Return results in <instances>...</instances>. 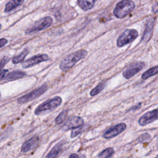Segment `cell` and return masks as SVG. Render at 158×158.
Masks as SVG:
<instances>
[{
	"label": "cell",
	"instance_id": "6da1fadb",
	"mask_svg": "<svg viewBox=\"0 0 158 158\" xmlns=\"http://www.w3.org/2000/svg\"><path fill=\"white\" fill-rule=\"evenodd\" d=\"M88 52L85 49L77 51L64 58L59 65V68L62 71H67L72 68L77 62L85 58Z\"/></svg>",
	"mask_w": 158,
	"mask_h": 158
},
{
	"label": "cell",
	"instance_id": "7a4b0ae2",
	"mask_svg": "<svg viewBox=\"0 0 158 158\" xmlns=\"http://www.w3.org/2000/svg\"><path fill=\"white\" fill-rule=\"evenodd\" d=\"M62 103V98L59 96H55L51 99L48 100L39 105L34 111L36 115L47 114L59 107Z\"/></svg>",
	"mask_w": 158,
	"mask_h": 158
},
{
	"label": "cell",
	"instance_id": "3957f363",
	"mask_svg": "<svg viewBox=\"0 0 158 158\" xmlns=\"http://www.w3.org/2000/svg\"><path fill=\"white\" fill-rule=\"evenodd\" d=\"M135 7V2L131 0H122L117 4L113 12L117 18L122 19L131 12Z\"/></svg>",
	"mask_w": 158,
	"mask_h": 158
},
{
	"label": "cell",
	"instance_id": "277c9868",
	"mask_svg": "<svg viewBox=\"0 0 158 158\" xmlns=\"http://www.w3.org/2000/svg\"><path fill=\"white\" fill-rule=\"evenodd\" d=\"M138 32L135 29H127L118 37L117 46L119 48L123 47L133 41L138 36Z\"/></svg>",
	"mask_w": 158,
	"mask_h": 158
},
{
	"label": "cell",
	"instance_id": "5b68a950",
	"mask_svg": "<svg viewBox=\"0 0 158 158\" xmlns=\"http://www.w3.org/2000/svg\"><path fill=\"white\" fill-rule=\"evenodd\" d=\"M52 19L49 16L41 18L35 22L29 28H28L25 31V33L29 34L31 33L37 32L45 30L51 25V24L52 23Z\"/></svg>",
	"mask_w": 158,
	"mask_h": 158
},
{
	"label": "cell",
	"instance_id": "8992f818",
	"mask_svg": "<svg viewBox=\"0 0 158 158\" xmlns=\"http://www.w3.org/2000/svg\"><path fill=\"white\" fill-rule=\"evenodd\" d=\"M48 89V86L46 84L42 85L41 86L32 90L30 93H27L26 94L20 97L17 99V102L19 104H24L28 102H30L41 95H42L46 90Z\"/></svg>",
	"mask_w": 158,
	"mask_h": 158
},
{
	"label": "cell",
	"instance_id": "52a82bcc",
	"mask_svg": "<svg viewBox=\"0 0 158 158\" xmlns=\"http://www.w3.org/2000/svg\"><path fill=\"white\" fill-rule=\"evenodd\" d=\"M146 66L143 61H136L131 64L123 72L122 75L126 79H130L141 70Z\"/></svg>",
	"mask_w": 158,
	"mask_h": 158
},
{
	"label": "cell",
	"instance_id": "ba28073f",
	"mask_svg": "<svg viewBox=\"0 0 158 158\" xmlns=\"http://www.w3.org/2000/svg\"><path fill=\"white\" fill-rule=\"evenodd\" d=\"M127 127V125L124 123H120L112 126L106 130L103 133L102 136L106 139H110L115 137L123 131Z\"/></svg>",
	"mask_w": 158,
	"mask_h": 158
},
{
	"label": "cell",
	"instance_id": "9c48e42d",
	"mask_svg": "<svg viewBox=\"0 0 158 158\" xmlns=\"http://www.w3.org/2000/svg\"><path fill=\"white\" fill-rule=\"evenodd\" d=\"M49 60V56L46 54H38L35 56L27 60L24 61L22 63V68L27 69L29 67H31L35 65H37L42 62L47 61Z\"/></svg>",
	"mask_w": 158,
	"mask_h": 158
},
{
	"label": "cell",
	"instance_id": "30bf717a",
	"mask_svg": "<svg viewBox=\"0 0 158 158\" xmlns=\"http://www.w3.org/2000/svg\"><path fill=\"white\" fill-rule=\"evenodd\" d=\"M157 119V109L147 112L143 115L138 120V123L140 126L147 125Z\"/></svg>",
	"mask_w": 158,
	"mask_h": 158
},
{
	"label": "cell",
	"instance_id": "8fae6325",
	"mask_svg": "<svg viewBox=\"0 0 158 158\" xmlns=\"http://www.w3.org/2000/svg\"><path fill=\"white\" fill-rule=\"evenodd\" d=\"M83 119L78 116H73L68 119L62 125L61 129L63 131H67L83 125Z\"/></svg>",
	"mask_w": 158,
	"mask_h": 158
},
{
	"label": "cell",
	"instance_id": "7c38bea8",
	"mask_svg": "<svg viewBox=\"0 0 158 158\" xmlns=\"http://www.w3.org/2000/svg\"><path fill=\"white\" fill-rule=\"evenodd\" d=\"M155 22H156V20L153 17L150 18L148 20L146 23L145 30L144 31V33L141 38L142 41L145 42H148L150 40L152 35Z\"/></svg>",
	"mask_w": 158,
	"mask_h": 158
},
{
	"label": "cell",
	"instance_id": "4fadbf2b",
	"mask_svg": "<svg viewBox=\"0 0 158 158\" xmlns=\"http://www.w3.org/2000/svg\"><path fill=\"white\" fill-rule=\"evenodd\" d=\"M40 143V138L38 136H34L25 141L21 147L22 152H27L36 148Z\"/></svg>",
	"mask_w": 158,
	"mask_h": 158
},
{
	"label": "cell",
	"instance_id": "5bb4252c",
	"mask_svg": "<svg viewBox=\"0 0 158 158\" xmlns=\"http://www.w3.org/2000/svg\"><path fill=\"white\" fill-rule=\"evenodd\" d=\"M27 75L26 73L20 70H15L10 72L8 73H6L4 76L2 80H5L7 81H12L22 78Z\"/></svg>",
	"mask_w": 158,
	"mask_h": 158
},
{
	"label": "cell",
	"instance_id": "9a60e30c",
	"mask_svg": "<svg viewBox=\"0 0 158 158\" xmlns=\"http://www.w3.org/2000/svg\"><path fill=\"white\" fill-rule=\"evenodd\" d=\"M63 142H60L56 144L52 149L49 151V152L48 154V155L46 156V157L47 158H51V157H57L62 151V147H63Z\"/></svg>",
	"mask_w": 158,
	"mask_h": 158
},
{
	"label": "cell",
	"instance_id": "2e32d148",
	"mask_svg": "<svg viewBox=\"0 0 158 158\" xmlns=\"http://www.w3.org/2000/svg\"><path fill=\"white\" fill-rule=\"evenodd\" d=\"M97 0H78V4L83 10H88L91 9Z\"/></svg>",
	"mask_w": 158,
	"mask_h": 158
},
{
	"label": "cell",
	"instance_id": "e0dca14e",
	"mask_svg": "<svg viewBox=\"0 0 158 158\" xmlns=\"http://www.w3.org/2000/svg\"><path fill=\"white\" fill-rule=\"evenodd\" d=\"M25 0H11L9 2H8L5 6L4 12H8L10 10L15 9L18 6H20Z\"/></svg>",
	"mask_w": 158,
	"mask_h": 158
},
{
	"label": "cell",
	"instance_id": "ac0fdd59",
	"mask_svg": "<svg viewBox=\"0 0 158 158\" xmlns=\"http://www.w3.org/2000/svg\"><path fill=\"white\" fill-rule=\"evenodd\" d=\"M28 52H29V49H28V48H26L25 49H23V51L20 54H19L18 56H16L12 58V63L14 64H16L22 62L24 60V59L25 58V57L27 56Z\"/></svg>",
	"mask_w": 158,
	"mask_h": 158
},
{
	"label": "cell",
	"instance_id": "d6986e66",
	"mask_svg": "<svg viewBox=\"0 0 158 158\" xmlns=\"http://www.w3.org/2000/svg\"><path fill=\"white\" fill-rule=\"evenodd\" d=\"M157 72H158V67L157 65H156L153 67H151L149 70H146L145 72H144L141 76V78L143 80H146L148 78L156 75L157 73Z\"/></svg>",
	"mask_w": 158,
	"mask_h": 158
},
{
	"label": "cell",
	"instance_id": "ffe728a7",
	"mask_svg": "<svg viewBox=\"0 0 158 158\" xmlns=\"http://www.w3.org/2000/svg\"><path fill=\"white\" fill-rule=\"evenodd\" d=\"M106 86V81H102L101 83H100L99 84H98L95 88H94L89 93L90 96H94L96 94H98V93H99L102 90H103V89Z\"/></svg>",
	"mask_w": 158,
	"mask_h": 158
},
{
	"label": "cell",
	"instance_id": "44dd1931",
	"mask_svg": "<svg viewBox=\"0 0 158 158\" xmlns=\"http://www.w3.org/2000/svg\"><path fill=\"white\" fill-rule=\"evenodd\" d=\"M114 153V149L112 148H108L102 152H101L98 155V157H111Z\"/></svg>",
	"mask_w": 158,
	"mask_h": 158
},
{
	"label": "cell",
	"instance_id": "7402d4cb",
	"mask_svg": "<svg viewBox=\"0 0 158 158\" xmlns=\"http://www.w3.org/2000/svg\"><path fill=\"white\" fill-rule=\"evenodd\" d=\"M67 114H68L67 110H63L62 112H61L59 114V115L55 119L56 124L58 125V124H60V123H62V122H64V121L65 120V119L66 118V117L67 116Z\"/></svg>",
	"mask_w": 158,
	"mask_h": 158
},
{
	"label": "cell",
	"instance_id": "603a6c76",
	"mask_svg": "<svg viewBox=\"0 0 158 158\" xmlns=\"http://www.w3.org/2000/svg\"><path fill=\"white\" fill-rule=\"evenodd\" d=\"M85 127H84V125H82L81 126H79L78 127H76L75 128H73L72 130V132H71V135H70V137L71 138H74L77 136H78L79 134H80L84 130Z\"/></svg>",
	"mask_w": 158,
	"mask_h": 158
},
{
	"label": "cell",
	"instance_id": "cb8c5ba5",
	"mask_svg": "<svg viewBox=\"0 0 158 158\" xmlns=\"http://www.w3.org/2000/svg\"><path fill=\"white\" fill-rule=\"evenodd\" d=\"M151 136L149 134H148V133H144L142 135H141L137 139V141L138 143H143V142H145L147 141L149 139H151Z\"/></svg>",
	"mask_w": 158,
	"mask_h": 158
},
{
	"label": "cell",
	"instance_id": "d4e9b609",
	"mask_svg": "<svg viewBox=\"0 0 158 158\" xmlns=\"http://www.w3.org/2000/svg\"><path fill=\"white\" fill-rule=\"evenodd\" d=\"M9 59H10L9 57L7 56H4L2 57V59H1V60L0 62V71L2 70L3 67L5 66L6 64L9 62Z\"/></svg>",
	"mask_w": 158,
	"mask_h": 158
},
{
	"label": "cell",
	"instance_id": "484cf974",
	"mask_svg": "<svg viewBox=\"0 0 158 158\" xmlns=\"http://www.w3.org/2000/svg\"><path fill=\"white\" fill-rule=\"evenodd\" d=\"M7 43V40L6 38H0V48L5 46Z\"/></svg>",
	"mask_w": 158,
	"mask_h": 158
},
{
	"label": "cell",
	"instance_id": "4316f807",
	"mask_svg": "<svg viewBox=\"0 0 158 158\" xmlns=\"http://www.w3.org/2000/svg\"><path fill=\"white\" fill-rule=\"evenodd\" d=\"M7 70H2L1 71H0V80H2L4 76L5 75V74L7 72Z\"/></svg>",
	"mask_w": 158,
	"mask_h": 158
},
{
	"label": "cell",
	"instance_id": "83f0119b",
	"mask_svg": "<svg viewBox=\"0 0 158 158\" xmlns=\"http://www.w3.org/2000/svg\"><path fill=\"white\" fill-rule=\"evenodd\" d=\"M69 157H70V158H72V157H79V155L76 154H71Z\"/></svg>",
	"mask_w": 158,
	"mask_h": 158
},
{
	"label": "cell",
	"instance_id": "f1b7e54d",
	"mask_svg": "<svg viewBox=\"0 0 158 158\" xmlns=\"http://www.w3.org/2000/svg\"><path fill=\"white\" fill-rule=\"evenodd\" d=\"M1 28H2V26H1V24L0 23V30L1 29Z\"/></svg>",
	"mask_w": 158,
	"mask_h": 158
},
{
	"label": "cell",
	"instance_id": "f546056e",
	"mask_svg": "<svg viewBox=\"0 0 158 158\" xmlns=\"http://www.w3.org/2000/svg\"><path fill=\"white\" fill-rule=\"evenodd\" d=\"M0 97H1V93H0Z\"/></svg>",
	"mask_w": 158,
	"mask_h": 158
}]
</instances>
